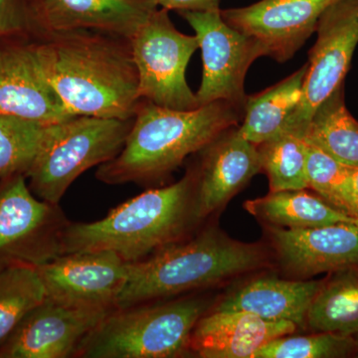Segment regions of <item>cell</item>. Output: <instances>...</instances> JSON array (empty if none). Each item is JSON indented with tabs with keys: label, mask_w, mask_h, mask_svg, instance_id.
<instances>
[{
	"label": "cell",
	"mask_w": 358,
	"mask_h": 358,
	"mask_svg": "<svg viewBox=\"0 0 358 358\" xmlns=\"http://www.w3.org/2000/svg\"><path fill=\"white\" fill-rule=\"evenodd\" d=\"M30 41L45 77L73 114L134 119L143 99L131 40L75 30Z\"/></svg>",
	"instance_id": "obj_1"
},
{
	"label": "cell",
	"mask_w": 358,
	"mask_h": 358,
	"mask_svg": "<svg viewBox=\"0 0 358 358\" xmlns=\"http://www.w3.org/2000/svg\"><path fill=\"white\" fill-rule=\"evenodd\" d=\"M243 108L218 101L192 110L141 101L124 148L101 164L96 178L106 185L155 182L176 171L243 119Z\"/></svg>",
	"instance_id": "obj_2"
},
{
	"label": "cell",
	"mask_w": 358,
	"mask_h": 358,
	"mask_svg": "<svg viewBox=\"0 0 358 358\" xmlns=\"http://www.w3.org/2000/svg\"><path fill=\"white\" fill-rule=\"evenodd\" d=\"M199 222L194 178L188 169L178 182L147 190L101 220L70 221L63 234L61 255L113 252L126 262L136 263L188 237Z\"/></svg>",
	"instance_id": "obj_3"
},
{
	"label": "cell",
	"mask_w": 358,
	"mask_h": 358,
	"mask_svg": "<svg viewBox=\"0 0 358 358\" xmlns=\"http://www.w3.org/2000/svg\"><path fill=\"white\" fill-rule=\"evenodd\" d=\"M268 264L262 245L237 241L216 228H208L129 263L128 279L115 308L206 288Z\"/></svg>",
	"instance_id": "obj_4"
},
{
	"label": "cell",
	"mask_w": 358,
	"mask_h": 358,
	"mask_svg": "<svg viewBox=\"0 0 358 358\" xmlns=\"http://www.w3.org/2000/svg\"><path fill=\"white\" fill-rule=\"evenodd\" d=\"M207 308L206 300L197 296L114 308L85 338L75 357H183Z\"/></svg>",
	"instance_id": "obj_5"
},
{
	"label": "cell",
	"mask_w": 358,
	"mask_h": 358,
	"mask_svg": "<svg viewBox=\"0 0 358 358\" xmlns=\"http://www.w3.org/2000/svg\"><path fill=\"white\" fill-rule=\"evenodd\" d=\"M133 124L134 119L77 115L47 127L36 159L26 174L30 189L38 199L59 204L81 174L117 157Z\"/></svg>",
	"instance_id": "obj_6"
},
{
	"label": "cell",
	"mask_w": 358,
	"mask_h": 358,
	"mask_svg": "<svg viewBox=\"0 0 358 358\" xmlns=\"http://www.w3.org/2000/svg\"><path fill=\"white\" fill-rule=\"evenodd\" d=\"M143 100L169 109L199 108L196 94L186 81L185 72L199 48L196 35L176 29L169 10L159 8L131 39Z\"/></svg>",
	"instance_id": "obj_7"
},
{
	"label": "cell",
	"mask_w": 358,
	"mask_h": 358,
	"mask_svg": "<svg viewBox=\"0 0 358 358\" xmlns=\"http://www.w3.org/2000/svg\"><path fill=\"white\" fill-rule=\"evenodd\" d=\"M23 174L0 179V267H39L61 255L70 221L59 204L36 196Z\"/></svg>",
	"instance_id": "obj_8"
},
{
	"label": "cell",
	"mask_w": 358,
	"mask_h": 358,
	"mask_svg": "<svg viewBox=\"0 0 358 358\" xmlns=\"http://www.w3.org/2000/svg\"><path fill=\"white\" fill-rule=\"evenodd\" d=\"M310 53L300 105L286 128L303 131L317 108L341 85L358 44V0H338L320 16Z\"/></svg>",
	"instance_id": "obj_9"
},
{
	"label": "cell",
	"mask_w": 358,
	"mask_h": 358,
	"mask_svg": "<svg viewBox=\"0 0 358 358\" xmlns=\"http://www.w3.org/2000/svg\"><path fill=\"white\" fill-rule=\"evenodd\" d=\"M220 10L181 11L199 42L203 75L196 93L199 107L223 101L245 107V77L252 63L264 55L262 47L222 20Z\"/></svg>",
	"instance_id": "obj_10"
},
{
	"label": "cell",
	"mask_w": 358,
	"mask_h": 358,
	"mask_svg": "<svg viewBox=\"0 0 358 358\" xmlns=\"http://www.w3.org/2000/svg\"><path fill=\"white\" fill-rule=\"evenodd\" d=\"M129 267L117 254L101 251L60 255L37 270L48 300L69 307L114 310Z\"/></svg>",
	"instance_id": "obj_11"
},
{
	"label": "cell",
	"mask_w": 358,
	"mask_h": 358,
	"mask_svg": "<svg viewBox=\"0 0 358 358\" xmlns=\"http://www.w3.org/2000/svg\"><path fill=\"white\" fill-rule=\"evenodd\" d=\"M338 0H260L221 10L231 27L255 40L264 55L289 60L315 32L320 16Z\"/></svg>",
	"instance_id": "obj_12"
},
{
	"label": "cell",
	"mask_w": 358,
	"mask_h": 358,
	"mask_svg": "<svg viewBox=\"0 0 358 358\" xmlns=\"http://www.w3.org/2000/svg\"><path fill=\"white\" fill-rule=\"evenodd\" d=\"M0 114L44 126L77 117L45 77L30 39L0 38Z\"/></svg>",
	"instance_id": "obj_13"
},
{
	"label": "cell",
	"mask_w": 358,
	"mask_h": 358,
	"mask_svg": "<svg viewBox=\"0 0 358 358\" xmlns=\"http://www.w3.org/2000/svg\"><path fill=\"white\" fill-rule=\"evenodd\" d=\"M159 7L157 0H29L31 39L93 30L131 40Z\"/></svg>",
	"instance_id": "obj_14"
},
{
	"label": "cell",
	"mask_w": 358,
	"mask_h": 358,
	"mask_svg": "<svg viewBox=\"0 0 358 358\" xmlns=\"http://www.w3.org/2000/svg\"><path fill=\"white\" fill-rule=\"evenodd\" d=\"M110 310L69 307L46 299L0 348V358L75 357L82 341Z\"/></svg>",
	"instance_id": "obj_15"
},
{
	"label": "cell",
	"mask_w": 358,
	"mask_h": 358,
	"mask_svg": "<svg viewBox=\"0 0 358 358\" xmlns=\"http://www.w3.org/2000/svg\"><path fill=\"white\" fill-rule=\"evenodd\" d=\"M199 152V166L189 171L194 178L195 212L201 221L222 208L262 167L258 145L242 138L238 126Z\"/></svg>",
	"instance_id": "obj_16"
},
{
	"label": "cell",
	"mask_w": 358,
	"mask_h": 358,
	"mask_svg": "<svg viewBox=\"0 0 358 358\" xmlns=\"http://www.w3.org/2000/svg\"><path fill=\"white\" fill-rule=\"evenodd\" d=\"M267 227L280 265L298 280L358 266V228L355 223L303 229Z\"/></svg>",
	"instance_id": "obj_17"
},
{
	"label": "cell",
	"mask_w": 358,
	"mask_h": 358,
	"mask_svg": "<svg viewBox=\"0 0 358 358\" xmlns=\"http://www.w3.org/2000/svg\"><path fill=\"white\" fill-rule=\"evenodd\" d=\"M288 320H267L244 312L212 310L200 317L190 338V352L202 358H253L270 341L293 334Z\"/></svg>",
	"instance_id": "obj_18"
},
{
	"label": "cell",
	"mask_w": 358,
	"mask_h": 358,
	"mask_svg": "<svg viewBox=\"0 0 358 358\" xmlns=\"http://www.w3.org/2000/svg\"><path fill=\"white\" fill-rule=\"evenodd\" d=\"M322 281L254 278L232 289L213 310L244 312L267 320H288L306 329L310 303Z\"/></svg>",
	"instance_id": "obj_19"
},
{
	"label": "cell",
	"mask_w": 358,
	"mask_h": 358,
	"mask_svg": "<svg viewBox=\"0 0 358 358\" xmlns=\"http://www.w3.org/2000/svg\"><path fill=\"white\" fill-rule=\"evenodd\" d=\"M245 208L265 225L286 229L355 222L352 216L306 189L270 192L266 196L245 202Z\"/></svg>",
	"instance_id": "obj_20"
},
{
	"label": "cell",
	"mask_w": 358,
	"mask_h": 358,
	"mask_svg": "<svg viewBox=\"0 0 358 358\" xmlns=\"http://www.w3.org/2000/svg\"><path fill=\"white\" fill-rule=\"evenodd\" d=\"M307 69L306 63L275 86L247 96L243 122L238 127L242 138L258 145L284 131L300 105Z\"/></svg>",
	"instance_id": "obj_21"
},
{
	"label": "cell",
	"mask_w": 358,
	"mask_h": 358,
	"mask_svg": "<svg viewBox=\"0 0 358 358\" xmlns=\"http://www.w3.org/2000/svg\"><path fill=\"white\" fill-rule=\"evenodd\" d=\"M306 327L313 333H358V266L329 273L310 303Z\"/></svg>",
	"instance_id": "obj_22"
},
{
	"label": "cell",
	"mask_w": 358,
	"mask_h": 358,
	"mask_svg": "<svg viewBox=\"0 0 358 358\" xmlns=\"http://www.w3.org/2000/svg\"><path fill=\"white\" fill-rule=\"evenodd\" d=\"M305 138L341 164L358 169V121L346 108L345 84L315 110Z\"/></svg>",
	"instance_id": "obj_23"
},
{
	"label": "cell",
	"mask_w": 358,
	"mask_h": 358,
	"mask_svg": "<svg viewBox=\"0 0 358 358\" xmlns=\"http://www.w3.org/2000/svg\"><path fill=\"white\" fill-rule=\"evenodd\" d=\"M262 171L267 174L270 192L307 189L308 143L305 133L284 129L258 145Z\"/></svg>",
	"instance_id": "obj_24"
},
{
	"label": "cell",
	"mask_w": 358,
	"mask_h": 358,
	"mask_svg": "<svg viewBox=\"0 0 358 358\" xmlns=\"http://www.w3.org/2000/svg\"><path fill=\"white\" fill-rule=\"evenodd\" d=\"M46 300L37 268L27 265L0 267V348L23 320Z\"/></svg>",
	"instance_id": "obj_25"
},
{
	"label": "cell",
	"mask_w": 358,
	"mask_h": 358,
	"mask_svg": "<svg viewBox=\"0 0 358 358\" xmlns=\"http://www.w3.org/2000/svg\"><path fill=\"white\" fill-rule=\"evenodd\" d=\"M47 127L0 114V179L26 176L41 148Z\"/></svg>",
	"instance_id": "obj_26"
},
{
	"label": "cell",
	"mask_w": 358,
	"mask_h": 358,
	"mask_svg": "<svg viewBox=\"0 0 358 358\" xmlns=\"http://www.w3.org/2000/svg\"><path fill=\"white\" fill-rule=\"evenodd\" d=\"M307 176L308 188L334 208L352 216V167L308 143Z\"/></svg>",
	"instance_id": "obj_27"
},
{
	"label": "cell",
	"mask_w": 358,
	"mask_h": 358,
	"mask_svg": "<svg viewBox=\"0 0 358 358\" xmlns=\"http://www.w3.org/2000/svg\"><path fill=\"white\" fill-rule=\"evenodd\" d=\"M358 348L355 336L334 333H313L308 336L286 334L261 348L253 358L346 357Z\"/></svg>",
	"instance_id": "obj_28"
},
{
	"label": "cell",
	"mask_w": 358,
	"mask_h": 358,
	"mask_svg": "<svg viewBox=\"0 0 358 358\" xmlns=\"http://www.w3.org/2000/svg\"><path fill=\"white\" fill-rule=\"evenodd\" d=\"M29 0H0V38L31 39Z\"/></svg>",
	"instance_id": "obj_29"
},
{
	"label": "cell",
	"mask_w": 358,
	"mask_h": 358,
	"mask_svg": "<svg viewBox=\"0 0 358 358\" xmlns=\"http://www.w3.org/2000/svg\"><path fill=\"white\" fill-rule=\"evenodd\" d=\"M157 2L162 8L178 13L220 10V0H157Z\"/></svg>",
	"instance_id": "obj_30"
},
{
	"label": "cell",
	"mask_w": 358,
	"mask_h": 358,
	"mask_svg": "<svg viewBox=\"0 0 358 358\" xmlns=\"http://www.w3.org/2000/svg\"><path fill=\"white\" fill-rule=\"evenodd\" d=\"M352 217L358 219V169H352Z\"/></svg>",
	"instance_id": "obj_31"
},
{
	"label": "cell",
	"mask_w": 358,
	"mask_h": 358,
	"mask_svg": "<svg viewBox=\"0 0 358 358\" xmlns=\"http://www.w3.org/2000/svg\"><path fill=\"white\" fill-rule=\"evenodd\" d=\"M355 225L357 226V228H358V219H355Z\"/></svg>",
	"instance_id": "obj_32"
},
{
	"label": "cell",
	"mask_w": 358,
	"mask_h": 358,
	"mask_svg": "<svg viewBox=\"0 0 358 358\" xmlns=\"http://www.w3.org/2000/svg\"><path fill=\"white\" fill-rule=\"evenodd\" d=\"M355 338L357 339V341L358 343V333L357 334H355Z\"/></svg>",
	"instance_id": "obj_33"
}]
</instances>
